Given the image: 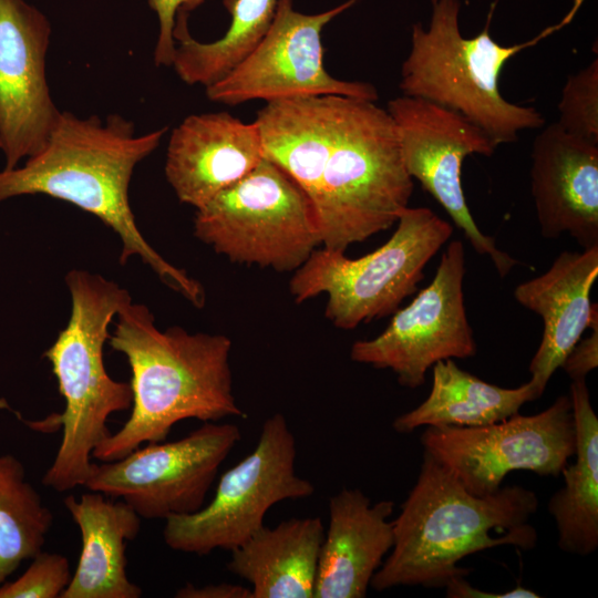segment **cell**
<instances>
[{"instance_id":"1","label":"cell","mask_w":598,"mask_h":598,"mask_svg":"<svg viewBox=\"0 0 598 598\" xmlns=\"http://www.w3.org/2000/svg\"><path fill=\"white\" fill-rule=\"evenodd\" d=\"M166 131L161 127L137 134L134 123L117 113L102 118L61 111L38 153L22 166L0 171V203L41 194L94 215L120 237L122 265L140 257L162 282L203 308L206 296L202 283L146 241L130 204L134 169L158 147Z\"/></svg>"},{"instance_id":"2","label":"cell","mask_w":598,"mask_h":598,"mask_svg":"<svg viewBox=\"0 0 598 598\" xmlns=\"http://www.w3.org/2000/svg\"><path fill=\"white\" fill-rule=\"evenodd\" d=\"M116 318L107 341L131 368L132 411L117 432L97 444L92 458L117 461L143 443L163 442L183 420L246 417L233 391L227 336L181 327L162 331L150 308L132 300Z\"/></svg>"},{"instance_id":"3","label":"cell","mask_w":598,"mask_h":598,"mask_svg":"<svg viewBox=\"0 0 598 598\" xmlns=\"http://www.w3.org/2000/svg\"><path fill=\"white\" fill-rule=\"evenodd\" d=\"M538 508L535 492L519 485L478 496L423 451L416 482L393 520L394 544L370 587H445L470 570L458 566L468 555L511 545L536 546L529 524Z\"/></svg>"},{"instance_id":"4","label":"cell","mask_w":598,"mask_h":598,"mask_svg":"<svg viewBox=\"0 0 598 598\" xmlns=\"http://www.w3.org/2000/svg\"><path fill=\"white\" fill-rule=\"evenodd\" d=\"M71 295L66 327L43 357L51 363L65 405L43 422L62 425V439L42 483L63 493L83 486L92 470V452L109 434L106 421L132 405L130 382L112 379L103 348L109 326L121 307L132 300L118 283L99 274L73 269L65 276Z\"/></svg>"},{"instance_id":"5","label":"cell","mask_w":598,"mask_h":598,"mask_svg":"<svg viewBox=\"0 0 598 598\" xmlns=\"http://www.w3.org/2000/svg\"><path fill=\"white\" fill-rule=\"evenodd\" d=\"M582 1L575 0L563 20L535 38L502 45L489 33L493 9L483 31L464 38L458 25L460 0H432L429 28L412 25L411 49L401 66L399 87L403 95L422 97L461 114L497 145L515 142L520 132L542 128L545 117L533 106L503 97L501 72L515 54L567 25Z\"/></svg>"},{"instance_id":"6","label":"cell","mask_w":598,"mask_h":598,"mask_svg":"<svg viewBox=\"0 0 598 598\" xmlns=\"http://www.w3.org/2000/svg\"><path fill=\"white\" fill-rule=\"evenodd\" d=\"M412 192L388 111L373 101L341 96L315 203L323 248L344 252L391 228Z\"/></svg>"},{"instance_id":"7","label":"cell","mask_w":598,"mask_h":598,"mask_svg":"<svg viewBox=\"0 0 598 598\" xmlns=\"http://www.w3.org/2000/svg\"><path fill=\"white\" fill-rule=\"evenodd\" d=\"M396 224L386 243L359 258L317 248L290 278L295 301L326 293L324 316L343 330L393 315L453 234L452 225L427 207H406Z\"/></svg>"},{"instance_id":"8","label":"cell","mask_w":598,"mask_h":598,"mask_svg":"<svg viewBox=\"0 0 598 598\" xmlns=\"http://www.w3.org/2000/svg\"><path fill=\"white\" fill-rule=\"evenodd\" d=\"M194 235L233 262L278 272L296 271L321 245L310 199L265 157L196 209Z\"/></svg>"},{"instance_id":"9","label":"cell","mask_w":598,"mask_h":598,"mask_svg":"<svg viewBox=\"0 0 598 598\" xmlns=\"http://www.w3.org/2000/svg\"><path fill=\"white\" fill-rule=\"evenodd\" d=\"M296 455V439L286 417L281 413L267 417L255 448L220 476L210 503L165 519V544L199 556L240 546L264 526L275 504L315 493V485L297 475Z\"/></svg>"},{"instance_id":"10","label":"cell","mask_w":598,"mask_h":598,"mask_svg":"<svg viewBox=\"0 0 598 598\" xmlns=\"http://www.w3.org/2000/svg\"><path fill=\"white\" fill-rule=\"evenodd\" d=\"M421 444L478 496L496 492L514 471L557 476L576 448L571 399L561 395L539 413L478 427L426 426Z\"/></svg>"},{"instance_id":"11","label":"cell","mask_w":598,"mask_h":598,"mask_svg":"<svg viewBox=\"0 0 598 598\" xmlns=\"http://www.w3.org/2000/svg\"><path fill=\"white\" fill-rule=\"evenodd\" d=\"M240 439L234 423L203 422L181 440L147 443L117 461L93 463L83 486L121 498L141 518L192 514L205 505L220 465Z\"/></svg>"},{"instance_id":"12","label":"cell","mask_w":598,"mask_h":598,"mask_svg":"<svg viewBox=\"0 0 598 598\" xmlns=\"http://www.w3.org/2000/svg\"><path fill=\"white\" fill-rule=\"evenodd\" d=\"M357 1L307 14L295 10L292 0H277L266 34L225 78L206 87L207 97L226 105L319 95L375 102L379 94L373 84L339 80L323 64V28Z\"/></svg>"},{"instance_id":"13","label":"cell","mask_w":598,"mask_h":598,"mask_svg":"<svg viewBox=\"0 0 598 598\" xmlns=\"http://www.w3.org/2000/svg\"><path fill=\"white\" fill-rule=\"evenodd\" d=\"M408 174L416 179L463 231L474 250L491 258L501 277L518 261L497 248L476 225L462 186V165L473 154L492 156L498 146L461 114L429 100L401 95L386 107Z\"/></svg>"},{"instance_id":"14","label":"cell","mask_w":598,"mask_h":598,"mask_svg":"<svg viewBox=\"0 0 598 598\" xmlns=\"http://www.w3.org/2000/svg\"><path fill=\"white\" fill-rule=\"evenodd\" d=\"M464 246L453 240L432 281L393 313L379 336L355 341L351 360L390 369L402 386L416 389L437 361L473 357L476 343L464 306Z\"/></svg>"},{"instance_id":"15","label":"cell","mask_w":598,"mask_h":598,"mask_svg":"<svg viewBox=\"0 0 598 598\" xmlns=\"http://www.w3.org/2000/svg\"><path fill=\"white\" fill-rule=\"evenodd\" d=\"M51 24L25 0H0V152L17 167L45 144L60 110L47 80Z\"/></svg>"},{"instance_id":"16","label":"cell","mask_w":598,"mask_h":598,"mask_svg":"<svg viewBox=\"0 0 598 598\" xmlns=\"http://www.w3.org/2000/svg\"><path fill=\"white\" fill-rule=\"evenodd\" d=\"M530 190L540 234H567L584 249L598 246V144L556 122L533 142Z\"/></svg>"},{"instance_id":"17","label":"cell","mask_w":598,"mask_h":598,"mask_svg":"<svg viewBox=\"0 0 598 598\" xmlns=\"http://www.w3.org/2000/svg\"><path fill=\"white\" fill-rule=\"evenodd\" d=\"M262 158L255 122L244 123L227 112L192 114L171 134L165 176L178 200L197 209Z\"/></svg>"},{"instance_id":"18","label":"cell","mask_w":598,"mask_h":598,"mask_svg":"<svg viewBox=\"0 0 598 598\" xmlns=\"http://www.w3.org/2000/svg\"><path fill=\"white\" fill-rule=\"evenodd\" d=\"M598 277V246L563 251L543 275L516 286L515 300L544 323L530 363V380L543 394L554 372L598 313L590 290Z\"/></svg>"},{"instance_id":"19","label":"cell","mask_w":598,"mask_h":598,"mask_svg":"<svg viewBox=\"0 0 598 598\" xmlns=\"http://www.w3.org/2000/svg\"><path fill=\"white\" fill-rule=\"evenodd\" d=\"M392 501L371 504L359 488L329 499L313 598H363L394 544Z\"/></svg>"},{"instance_id":"20","label":"cell","mask_w":598,"mask_h":598,"mask_svg":"<svg viewBox=\"0 0 598 598\" xmlns=\"http://www.w3.org/2000/svg\"><path fill=\"white\" fill-rule=\"evenodd\" d=\"M65 508L78 525L82 547L75 573L61 598H140L126 573V543L141 529V516L124 501L90 491L69 495Z\"/></svg>"},{"instance_id":"21","label":"cell","mask_w":598,"mask_h":598,"mask_svg":"<svg viewBox=\"0 0 598 598\" xmlns=\"http://www.w3.org/2000/svg\"><path fill=\"white\" fill-rule=\"evenodd\" d=\"M323 536L320 517L264 525L230 551L227 568L251 585L252 598H313Z\"/></svg>"},{"instance_id":"22","label":"cell","mask_w":598,"mask_h":598,"mask_svg":"<svg viewBox=\"0 0 598 598\" xmlns=\"http://www.w3.org/2000/svg\"><path fill=\"white\" fill-rule=\"evenodd\" d=\"M341 96L267 102L254 121L261 137L264 157L281 168L305 192L313 209Z\"/></svg>"},{"instance_id":"23","label":"cell","mask_w":598,"mask_h":598,"mask_svg":"<svg viewBox=\"0 0 598 598\" xmlns=\"http://www.w3.org/2000/svg\"><path fill=\"white\" fill-rule=\"evenodd\" d=\"M429 396L415 409L395 417L401 434L422 426L478 427L519 413L527 402L542 396L532 380L518 388L491 384L461 369L453 359L433 367Z\"/></svg>"},{"instance_id":"24","label":"cell","mask_w":598,"mask_h":598,"mask_svg":"<svg viewBox=\"0 0 598 598\" xmlns=\"http://www.w3.org/2000/svg\"><path fill=\"white\" fill-rule=\"evenodd\" d=\"M569 396L576 430L575 462L561 470L564 485L547 507L556 524L559 548L588 556L598 547V417L586 379L571 381Z\"/></svg>"},{"instance_id":"25","label":"cell","mask_w":598,"mask_h":598,"mask_svg":"<svg viewBox=\"0 0 598 598\" xmlns=\"http://www.w3.org/2000/svg\"><path fill=\"white\" fill-rule=\"evenodd\" d=\"M277 0H236L231 22L220 39L200 42L189 32L187 14L179 10L176 16L174 39L175 53L172 66L178 78L188 85L205 89L225 78L259 43L269 29Z\"/></svg>"},{"instance_id":"26","label":"cell","mask_w":598,"mask_h":598,"mask_svg":"<svg viewBox=\"0 0 598 598\" xmlns=\"http://www.w3.org/2000/svg\"><path fill=\"white\" fill-rule=\"evenodd\" d=\"M52 523V512L27 481L22 462L0 455V586L42 550Z\"/></svg>"},{"instance_id":"27","label":"cell","mask_w":598,"mask_h":598,"mask_svg":"<svg viewBox=\"0 0 598 598\" xmlns=\"http://www.w3.org/2000/svg\"><path fill=\"white\" fill-rule=\"evenodd\" d=\"M558 113L564 131L598 144V59L567 78Z\"/></svg>"},{"instance_id":"28","label":"cell","mask_w":598,"mask_h":598,"mask_svg":"<svg viewBox=\"0 0 598 598\" xmlns=\"http://www.w3.org/2000/svg\"><path fill=\"white\" fill-rule=\"evenodd\" d=\"M71 578L65 556L41 550L20 577L0 586V598H61Z\"/></svg>"},{"instance_id":"29","label":"cell","mask_w":598,"mask_h":598,"mask_svg":"<svg viewBox=\"0 0 598 598\" xmlns=\"http://www.w3.org/2000/svg\"><path fill=\"white\" fill-rule=\"evenodd\" d=\"M205 0H147L158 19V37L154 49L156 66H172L175 53L174 28L179 10L187 12L199 7Z\"/></svg>"},{"instance_id":"30","label":"cell","mask_w":598,"mask_h":598,"mask_svg":"<svg viewBox=\"0 0 598 598\" xmlns=\"http://www.w3.org/2000/svg\"><path fill=\"white\" fill-rule=\"evenodd\" d=\"M588 328L589 336L579 339L560 365L571 381L586 379L598 365V313Z\"/></svg>"},{"instance_id":"31","label":"cell","mask_w":598,"mask_h":598,"mask_svg":"<svg viewBox=\"0 0 598 598\" xmlns=\"http://www.w3.org/2000/svg\"><path fill=\"white\" fill-rule=\"evenodd\" d=\"M446 597L450 598H539L540 596L527 588L517 586L514 589L503 592L484 591L473 587L465 580V577H458L446 586Z\"/></svg>"},{"instance_id":"32","label":"cell","mask_w":598,"mask_h":598,"mask_svg":"<svg viewBox=\"0 0 598 598\" xmlns=\"http://www.w3.org/2000/svg\"><path fill=\"white\" fill-rule=\"evenodd\" d=\"M176 598H252L251 589L234 584H209L196 587L187 584L179 588Z\"/></svg>"},{"instance_id":"33","label":"cell","mask_w":598,"mask_h":598,"mask_svg":"<svg viewBox=\"0 0 598 598\" xmlns=\"http://www.w3.org/2000/svg\"><path fill=\"white\" fill-rule=\"evenodd\" d=\"M235 2H236V0H223V3L225 6V8L228 10V12L231 11Z\"/></svg>"}]
</instances>
